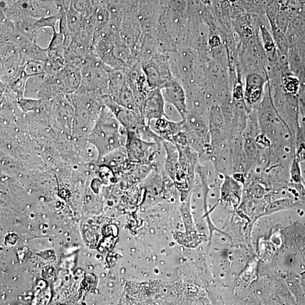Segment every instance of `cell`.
Wrapping results in <instances>:
<instances>
[{
	"instance_id": "6da1fadb",
	"label": "cell",
	"mask_w": 305,
	"mask_h": 305,
	"mask_svg": "<svg viewBox=\"0 0 305 305\" xmlns=\"http://www.w3.org/2000/svg\"><path fill=\"white\" fill-rule=\"evenodd\" d=\"M87 140L97 149L99 160L110 152L125 147L127 131L114 113L104 106Z\"/></svg>"
},
{
	"instance_id": "7a4b0ae2",
	"label": "cell",
	"mask_w": 305,
	"mask_h": 305,
	"mask_svg": "<svg viewBox=\"0 0 305 305\" xmlns=\"http://www.w3.org/2000/svg\"><path fill=\"white\" fill-rule=\"evenodd\" d=\"M162 142L145 141L136 133L127 131L125 148L129 161L131 164L150 165L154 170L165 169L166 152Z\"/></svg>"
},
{
	"instance_id": "3957f363",
	"label": "cell",
	"mask_w": 305,
	"mask_h": 305,
	"mask_svg": "<svg viewBox=\"0 0 305 305\" xmlns=\"http://www.w3.org/2000/svg\"><path fill=\"white\" fill-rule=\"evenodd\" d=\"M149 87L162 89L175 79L170 67L168 56L156 53L147 61L141 63Z\"/></svg>"
},
{
	"instance_id": "277c9868",
	"label": "cell",
	"mask_w": 305,
	"mask_h": 305,
	"mask_svg": "<svg viewBox=\"0 0 305 305\" xmlns=\"http://www.w3.org/2000/svg\"><path fill=\"white\" fill-rule=\"evenodd\" d=\"M105 106L114 113L117 119L127 131H133L138 135L148 126L143 115L133 110L122 107L109 97L104 100Z\"/></svg>"
},
{
	"instance_id": "5b68a950",
	"label": "cell",
	"mask_w": 305,
	"mask_h": 305,
	"mask_svg": "<svg viewBox=\"0 0 305 305\" xmlns=\"http://www.w3.org/2000/svg\"><path fill=\"white\" fill-rule=\"evenodd\" d=\"M161 92L165 102L172 105L183 119L189 109L186 92L182 84L175 78L162 88Z\"/></svg>"
},
{
	"instance_id": "8992f818",
	"label": "cell",
	"mask_w": 305,
	"mask_h": 305,
	"mask_svg": "<svg viewBox=\"0 0 305 305\" xmlns=\"http://www.w3.org/2000/svg\"><path fill=\"white\" fill-rule=\"evenodd\" d=\"M165 108V101L161 90H152L142 106L141 114L150 125L152 119L167 117Z\"/></svg>"
},
{
	"instance_id": "52a82bcc",
	"label": "cell",
	"mask_w": 305,
	"mask_h": 305,
	"mask_svg": "<svg viewBox=\"0 0 305 305\" xmlns=\"http://www.w3.org/2000/svg\"><path fill=\"white\" fill-rule=\"evenodd\" d=\"M60 89L65 95L72 94L79 89L81 83V71L79 67L66 64L57 76H55Z\"/></svg>"
},
{
	"instance_id": "ba28073f",
	"label": "cell",
	"mask_w": 305,
	"mask_h": 305,
	"mask_svg": "<svg viewBox=\"0 0 305 305\" xmlns=\"http://www.w3.org/2000/svg\"><path fill=\"white\" fill-rule=\"evenodd\" d=\"M26 60L21 54L19 49L7 57L1 59L0 62V78L1 83L8 84L9 81L20 73L24 68Z\"/></svg>"
},
{
	"instance_id": "9c48e42d",
	"label": "cell",
	"mask_w": 305,
	"mask_h": 305,
	"mask_svg": "<svg viewBox=\"0 0 305 305\" xmlns=\"http://www.w3.org/2000/svg\"><path fill=\"white\" fill-rule=\"evenodd\" d=\"M150 126L163 141L171 142L172 143L177 134L183 131L182 120L179 122L172 121L167 117L152 120Z\"/></svg>"
},
{
	"instance_id": "30bf717a",
	"label": "cell",
	"mask_w": 305,
	"mask_h": 305,
	"mask_svg": "<svg viewBox=\"0 0 305 305\" xmlns=\"http://www.w3.org/2000/svg\"><path fill=\"white\" fill-rule=\"evenodd\" d=\"M0 24V41L11 42L20 48L30 41L18 30L15 23L6 17L2 12H1Z\"/></svg>"
},
{
	"instance_id": "8fae6325",
	"label": "cell",
	"mask_w": 305,
	"mask_h": 305,
	"mask_svg": "<svg viewBox=\"0 0 305 305\" xmlns=\"http://www.w3.org/2000/svg\"><path fill=\"white\" fill-rule=\"evenodd\" d=\"M21 54L26 61L46 62L48 61V49L43 48L30 41L19 48Z\"/></svg>"
},
{
	"instance_id": "7c38bea8",
	"label": "cell",
	"mask_w": 305,
	"mask_h": 305,
	"mask_svg": "<svg viewBox=\"0 0 305 305\" xmlns=\"http://www.w3.org/2000/svg\"><path fill=\"white\" fill-rule=\"evenodd\" d=\"M263 79L256 74H251L247 78L246 97L249 104H253L260 98Z\"/></svg>"
},
{
	"instance_id": "4fadbf2b",
	"label": "cell",
	"mask_w": 305,
	"mask_h": 305,
	"mask_svg": "<svg viewBox=\"0 0 305 305\" xmlns=\"http://www.w3.org/2000/svg\"><path fill=\"white\" fill-rule=\"evenodd\" d=\"M47 79L45 74L28 77L24 89L23 97L38 99L39 94Z\"/></svg>"
},
{
	"instance_id": "5bb4252c",
	"label": "cell",
	"mask_w": 305,
	"mask_h": 305,
	"mask_svg": "<svg viewBox=\"0 0 305 305\" xmlns=\"http://www.w3.org/2000/svg\"><path fill=\"white\" fill-rule=\"evenodd\" d=\"M113 101L122 107L133 110V111L140 113L133 92L127 83L126 79L125 82L124 83L121 90H120L118 94Z\"/></svg>"
},
{
	"instance_id": "9a60e30c",
	"label": "cell",
	"mask_w": 305,
	"mask_h": 305,
	"mask_svg": "<svg viewBox=\"0 0 305 305\" xmlns=\"http://www.w3.org/2000/svg\"><path fill=\"white\" fill-rule=\"evenodd\" d=\"M109 96L113 100L118 94L125 82V73L112 69L109 71Z\"/></svg>"
},
{
	"instance_id": "2e32d148",
	"label": "cell",
	"mask_w": 305,
	"mask_h": 305,
	"mask_svg": "<svg viewBox=\"0 0 305 305\" xmlns=\"http://www.w3.org/2000/svg\"><path fill=\"white\" fill-rule=\"evenodd\" d=\"M66 16L68 33L74 37L79 33L81 27H83L85 18L80 13L76 11L72 5L66 12Z\"/></svg>"
},
{
	"instance_id": "e0dca14e",
	"label": "cell",
	"mask_w": 305,
	"mask_h": 305,
	"mask_svg": "<svg viewBox=\"0 0 305 305\" xmlns=\"http://www.w3.org/2000/svg\"><path fill=\"white\" fill-rule=\"evenodd\" d=\"M52 28L46 27L41 28L37 32L34 42L41 47L47 49L52 41L54 30Z\"/></svg>"
},
{
	"instance_id": "ac0fdd59",
	"label": "cell",
	"mask_w": 305,
	"mask_h": 305,
	"mask_svg": "<svg viewBox=\"0 0 305 305\" xmlns=\"http://www.w3.org/2000/svg\"><path fill=\"white\" fill-rule=\"evenodd\" d=\"M72 6L85 19L90 17L94 10V4L91 0H73Z\"/></svg>"
},
{
	"instance_id": "d6986e66",
	"label": "cell",
	"mask_w": 305,
	"mask_h": 305,
	"mask_svg": "<svg viewBox=\"0 0 305 305\" xmlns=\"http://www.w3.org/2000/svg\"><path fill=\"white\" fill-rule=\"evenodd\" d=\"M24 72L28 76L45 74V62L26 61L24 66Z\"/></svg>"
},
{
	"instance_id": "ffe728a7",
	"label": "cell",
	"mask_w": 305,
	"mask_h": 305,
	"mask_svg": "<svg viewBox=\"0 0 305 305\" xmlns=\"http://www.w3.org/2000/svg\"><path fill=\"white\" fill-rule=\"evenodd\" d=\"M220 42H221V40H220L219 38L217 36L212 37L210 39V41H209V44L212 47H215L219 45Z\"/></svg>"
},
{
	"instance_id": "44dd1931",
	"label": "cell",
	"mask_w": 305,
	"mask_h": 305,
	"mask_svg": "<svg viewBox=\"0 0 305 305\" xmlns=\"http://www.w3.org/2000/svg\"><path fill=\"white\" fill-rule=\"evenodd\" d=\"M229 1L230 2H236L237 1H238V0H229Z\"/></svg>"
}]
</instances>
